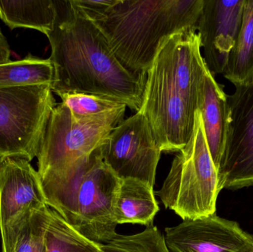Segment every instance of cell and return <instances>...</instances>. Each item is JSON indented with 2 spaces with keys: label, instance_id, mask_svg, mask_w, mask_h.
Segmentation results:
<instances>
[{
  "label": "cell",
  "instance_id": "1",
  "mask_svg": "<svg viewBox=\"0 0 253 252\" xmlns=\"http://www.w3.org/2000/svg\"><path fill=\"white\" fill-rule=\"evenodd\" d=\"M55 2L56 23L47 36L51 47L49 59L54 70L53 93L105 96L139 111L147 75L128 71L110 48L100 29L71 0Z\"/></svg>",
  "mask_w": 253,
  "mask_h": 252
},
{
  "label": "cell",
  "instance_id": "2",
  "mask_svg": "<svg viewBox=\"0 0 253 252\" xmlns=\"http://www.w3.org/2000/svg\"><path fill=\"white\" fill-rule=\"evenodd\" d=\"M197 33L165 38L147 72L141 111L162 152H179L191 139L208 67Z\"/></svg>",
  "mask_w": 253,
  "mask_h": 252
},
{
  "label": "cell",
  "instance_id": "3",
  "mask_svg": "<svg viewBox=\"0 0 253 252\" xmlns=\"http://www.w3.org/2000/svg\"><path fill=\"white\" fill-rule=\"evenodd\" d=\"M203 5L204 0H116L102 8H76L100 29L128 71L147 75L165 38L198 31Z\"/></svg>",
  "mask_w": 253,
  "mask_h": 252
},
{
  "label": "cell",
  "instance_id": "4",
  "mask_svg": "<svg viewBox=\"0 0 253 252\" xmlns=\"http://www.w3.org/2000/svg\"><path fill=\"white\" fill-rule=\"evenodd\" d=\"M223 189L198 109L191 139L174 158L168 177L156 195L165 208L184 220L215 214L217 200Z\"/></svg>",
  "mask_w": 253,
  "mask_h": 252
},
{
  "label": "cell",
  "instance_id": "5",
  "mask_svg": "<svg viewBox=\"0 0 253 252\" xmlns=\"http://www.w3.org/2000/svg\"><path fill=\"white\" fill-rule=\"evenodd\" d=\"M56 105L50 84L0 89V155L31 162Z\"/></svg>",
  "mask_w": 253,
  "mask_h": 252
},
{
  "label": "cell",
  "instance_id": "6",
  "mask_svg": "<svg viewBox=\"0 0 253 252\" xmlns=\"http://www.w3.org/2000/svg\"><path fill=\"white\" fill-rule=\"evenodd\" d=\"M120 182L104 162L98 148L91 154L77 186L72 226L96 244H108L117 235L115 207Z\"/></svg>",
  "mask_w": 253,
  "mask_h": 252
},
{
  "label": "cell",
  "instance_id": "7",
  "mask_svg": "<svg viewBox=\"0 0 253 252\" xmlns=\"http://www.w3.org/2000/svg\"><path fill=\"white\" fill-rule=\"evenodd\" d=\"M223 188L253 186V78L227 96L226 135L219 170Z\"/></svg>",
  "mask_w": 253,
  "mask_h": 252
},
{
  "label": "cell",
  "instance_id": "8",
  "mask_svg": "<svg viewBox=\"0 0 253 252\" xmlns=\"http://www.w3.org/2000/svg\"><path fill=\"white\" fill-rule=\"evenodd\" d=\"M100 150L104 162L120 179H138L154 186L162 152L141 111L118 124Z\"/></svg>",
  "mask_w": 253,
  "mask_h": 252
},
{
  "label": "cell",
  "instance_id": "9",
  "mask_svg": "<svg viewBox=\"0 0 253 252\" xmlns=\"http://www.w3.org/2000/svg\"><path fill=\"white\" fill-rule=\"evenodd\" d=\"M165 241L172 252H242L253 247V235L237 222L215 214L186 219L165 229Z\"/></svg>",
  "mask_w": 253,
  "mask_h": 252
},
{
  "label": "cell",
  "instance_id": "10",
  "mask_svg": "<svg viewBox=\"0 0 253 252\" xmlns=\"http://www.w3.org/2000/svg\"><path fill=\"white\" fill-rule=\"evenodd\" d=\"M245 0H204L198 35L203 59L213 76L223 74L243 19Z\"/></svg>",
  "mask_w": 253,
  "mask_h": 252
},
{
  "label": "cell",
  "instance_id": "11",
  "mask_svg": "<svg viewBox=\"0 0 253 252\" xmlns=\"http://www.w3.org/2000/svg\"><path fill=\"white\" fill-rule=\"evenodd\" d=\"M47 206L40 175L30 161L4 158L0 165V230L19 215Z\"/></svg>",
  "mask_w": 253,
  "mask_h": 252
},
{
  "label": "cell",
  "instance_id": "12",
  "mask_svg": "<svg viewBox=\"0 0 253 252\" xmlns=\"http://www.w3.org/2000/svg\"><path fill=\"white\" fill-rule=\"evenodd\" d=\"M227 98L223 86L215 81L208 69L204 78L199 109L208 148L218 172L225 142Z\"/></svg>",
  "mask_w": 253,
  "mask_h": 252
},
{
  "label": "cell",
  "instance_id": "13",
  "mask_svg": "<svg viewBox=\"0 0 253 252\" xmlns=\"http://www.w3.org/2000/svg\"><path fill=\"white\" fill-rule=\"evenodd\" d=\"M51 209L30 210L1 229V252H45V234Z\"/></svg>",
  "mask_w": 253,
  "mask_h": 252
},
{
  "label": "cell",
  "instance_id": "14",
  "mask_svg": "<svg viewBox=\"0 0 253 252\" xmlns=\"http://www.w3.org/2000/svg\"><path fill=\"white\" fill-rule=\"evenodd\" d=\"M159 210L153 186L138 179H121L115 207L117 224L148 226Z\"/></svg>",
  "mask_w": 253,
  "mask_h": 252
},
{
  "label": "cell",
  "instance_id": "15",
  "mask_svg": "<svg viewBox=\"0 0 253 252\" xmlns=\"http://www.w3.org/2000/svg\"><path fill=\"white\" fill-rule=\"evenodd\" d=\"M57 10L53 0H0V19L10 29L25 28L48 35L54 28Z\"/></svg>",
  "mask_w": 253,
  "mask_h": 252
},
{
  "label": "cell",
  "instance_id": "16",
  "mask_svg": "<svg viewBox=\"0 0 253 252\" xmlns=\"http://www.w3.org/2000/svg\"><path fill=\"white\" fill-rule=\"evenodd\" d=\"M223 75L235 86L247 84L253 78V0L245 1L240 32Z\"/></svg>",
  "mask_w": 253,
  "mask_h": 252
},
{
  "label": "cell",
  "instance_id": "17",
  "mask_svg": "<svg viewBox=\"0 0 253 252\" xmlns=\"http://www.w3.org/2000/svg\"><path fill=\"white\" fill-rule=\"evenodd\" d=\"M53 75L54 70L50 59L28 54L20 60L0 65V89L31 84H50L52 87Z\"/></svg>",
  "mask_w": 253,
  "mask_h": 252
},
{
  "label": "cell",
  "instance_id": "18",
  "mask_svg": "<svg viewBox=\"0 0 253 252\" xmlns=\"http://www.w3.org/2000/svg\"><path fill=\"white\" fill-rule=\"evenodd\" d=\"M45 252H102L101 244L83 236L54 210L45 234Z\"/></svg>",
  "mask_w": 253,
  "mask_h": 252
},
{
  "label": "cell",
  "instance_id": "19",
  "mask_svg": "<svg viewBox=\"0 0 253 252\" xmlns=\"http://www.w3.org/2000/svg\"><path fill=\"white\" fill-rule=\"evenodd\" d=\"M101 250L102 252H170L165 237L153 223L135 235L117 234L108 244H101Z\"/></svg>",
  "mask_w": 253,
  "mask_h": 252
},
{
  "label": "cell",
  "instance_id": "20",
  "mask_svg": "<svg viewBox=\"0 0 253 252\" xmlns=\"http://www.w3.org/2000/svg\"><path fill=\"white\" fill-rule=\"evenodd\" d=\"M58 96L77 118L96 116L127 108L123 102L105 96L80 93H61Z\"/></svg>",
  "mask_w": 253,
  "mask_h": 252
},
{
  "label": "cell",
  "instance_id": "21",
  "mask_svg": "<svg viewBox=\"0 0 253 252\" xmlns=\"http://www.w3.org/2000/svg\"><path fill=\"white\" fill-rule=\"evenodd\" d=\"M10 53L11 51L7 38L3 35L0 30V65L10 62Z\"/></svg>",
  "mask_w": 253,
  "mask_h": 252
},
{
  "label": "cell",
  "instance_id": "22",
  "mask_svg": "<svg viewBox=\"0 0 253 252\" xmlns=\"http://www.w3.org/2000/svg\"><path fill=\"white\" fill-rule=\"evenodd\" d=\"M242 252H253V247L252 248L249 249V250H245V251Z\"/></svg>",
  "mask_w": 253,
  "mask_h": 252
},
{
  "label": "cell",
  "instance_id": "23",
  "mask_svg": "<svg viewBox=\"0 0 253 252\" xmlns=\"http://www.w3.org/2000/svg\"><path fill=\"white\" fill-rule=\"evenodd\" d=\"M4 157L1 156V155H0V165H1V162H2L3 159H4Z\"/></svg>",
  "mask_w": 253,
  "mask_h": 252
}]
</instances>
